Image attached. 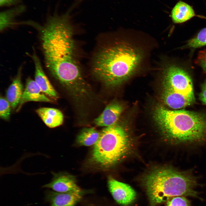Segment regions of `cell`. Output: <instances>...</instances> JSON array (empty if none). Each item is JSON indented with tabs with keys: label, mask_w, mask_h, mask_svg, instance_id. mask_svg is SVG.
Wrapping results in <instances>:
<instances>
[{
	"label": "cell",
	"mask_w": 206,
	"mask_h": 206,
	"mask_svg": "<svg viewBox=\"0 0 206 206\" xmlns=\"http://www.w3.org/2000/svg\"><path fill=\"white\" fill-rule=\"evenodd\" d=\"M199 98L201 102L206 105V80L202 86L201 92L199 95Z\"/></svg>",
	"instance_id": "cell-22"
},
{
	"label": "cell",
	"mask_w": 206,
	"mask_h": 206,
	"mask_svg": "<svg viewBox=\"0 0 206 206\" xmlns=\"http://www.w3.org/2000/svg\"><path fill=\"white\" fill-rule=\"evenodd\" d=\"M143 183L150 206H155L171 197H196L197 195L194 190L197 181L192 174L169 167L158 168L149 173Z\"/></svg>",
	"instance_id": "cell-4"
},
{
	"label": "cell",
	"mask_w": 206,
	"mask_h": 206,
	"mask_svg": "<svg viewBox=\"0 0 206 206\" xmlns=\"http://www.w3.org/2000/svg\"><path fill=\"white\" fill-rule=\"evenodd\" d=\"M70 13L55 14L41 28L45 64L53 76L71 94L84 90L87 83L74 57L73 29Z\"/></svg>",
	"instance_id": "cell-1"
},
{
	"label": "cell",
	"mask_w": 206,
	"mask_h": 206,
	"mask_svg": "<svg viewBox=\"0 0 206 206\" xmlns=\"http://www.w3.org/2000/svg\"><path fill=\"white\" fill-rule=\"evenodd\" d=\"M195 15L193 9L187 4L181 1L176 4L171 12L172 20L175 23H183Z\"/></svg>",
	"instance_id": "cell-15"
},
{
	"label": "cell",
	"mask_w": 206,
	"mask_h": 206,
	"mask_svg": "<svg viewBox=\"0 0 206 206\" xmlns=\"http://www.w3.org/2000/svg\"><path fill=\"white\" fill-rule=\"evenodd\" d=\"M25 9L24 6L20 5L1 12L0 13V31H3L11 25L14 18L23 13Z\"/></svg>",
	"instance_id": "cell-16"
},
{
	"label": "cell",
	"mask_w": 206,
	"mask_h": 206,
	"mask_svg": "<svg viewBox=\"0 0 206 206\" xmlns=\"http://www.w3.org/2000/svg\"><path fill=\"white\" fill-rule=\"evenodd\" d=\"M82 195V191L58 193L48 190L46 193L45 199L49 206H75Z\"/></svg>",
	"instance_id": "cell-9"
},
{
	"label": "cell",
	"mask_w": 206,
	"mask_h": 206,
	"mask_svg": "<svg viewBox=\"0 0 206 206\" xmlns=\"http://www.w3.org/2000/svg\"><path fill=\"white\" fill-rule=\"evenodd\" d=\"M154 119L165 136L176 144L199 143L206 140V116L184 110H171L159 106Z\"/></svg>",
	"instance_id": "cell-3"
},
{
	"label": "cell",
	"mask_w": 206,
	"mask_h": 206,
	"mask_svg": "<svg viewBox=\"0 0 206 206\" xmlns=\"http://www.w3.org/2000/svg\"><path fill=\"white\" fill-rule=\"evenodd\" d=\"M52 174L53 177L51 181L43 185V187L58 193L82 191L73 176L63 173L52 172Z\"/></svg>",
	"instance_id": "cell-8"
},
{
	"label": "cell",
	"mask_w": 206,
	"mask_h": 206,
	"mask_svg": "<svg viewBox=\"0 0 206 206\" xmlns=\"http://www.w3.org/2000/svg\"><path fill=\"white\" fill-rule=\"evenodd\" d=\"M21 71L20 69L7 91V99L13 109L18 106L23 92Z\"/></svg>",
	"instance_id": "cell-14"
},
{
	"label": "cell",
	"mask_w": 206,
	"mask_h": 206,
	"mask_svg": "<svg viewBox=\"0 0 206 206\" xmlns=\"http://www.w3.org/2000/svg\"><path fill=\"white\" fill-rule=\"evenodd\" d=\"M206 45V27L202 29L197 35L189 39L183 48H196Z\"/></svg>",
	"instance_id": "cell-18"
},
{
	"label": "cell",
	"mask_w": 206,
	"mask_h": 206,
	"mask_svg": "<svg viewBox=\"0 0 206 206\" xmlns=\"http://www.w3.org/2000/svg\"><path fill=\"white\" fill-rule=\"evenodd\" d=\"M32 57L35 66V81L45 95L57 100L59 97L58 94L44 72L39 58L35 54Z\"/></svg>",
	"instance_id": "cell-11"
},
{
	"label": "cell",
	"mask_w": 206,
	"mask_h": 206,
	"mask_svg": "<svg viewBox=\"0 0 206 206\" xmlns=\"http://www.w3.org/2000/svg\"><path fill=\"white\" fill-rule=\"evenodd\" d=\"M108 185L112 197L120 204L128 205L132 203L136 198L135 191L127 184L110 177L108 180Z\"/></svg>",
	"instance_id": "cell-7"
},
{
	"label": "cell",
	"mask_w": 206,
	"mask_h": 206,
	"mask_svg": "<svg viewBox=\"0 0 206 206\" xmlns=\"http://www.w3.org/2000/svg\"><path fill=\"white\" fill-rule=\"evenodd\" d=\"M123 110L122 106L116 103L108 105L103 112L94 120L96 125L107 127L116 124Z\"/></svg>",
	"instance_id": "cell-12"
},
{
	"label": "cell",
	"mask_w": 206,
	"mask_h": 206,
	"mask_svg": "<svg viewBox=\"0 0 206 206\" xmlns=\"http://www.w3.org/2000/svg\"><path fill=\"white\" fill-rule=\"evenodd\" d=\"M100 132L94 128L83 129L78 134L77 142L80 145L89 146L94 145L98 140Z\"/></svg>",
	"instance_id": "cell-17"
},
{
	"label": "cell",
	"mask_w": 206,
	"mask_h": 206,
	"mask_svg": "<svg viewBox=\"0 0 206 206\" xmlns=\"http://www.w3.org/2000/svg\"><path fill=\"white\" fill-rule=\"evenodd\" d=\"M130 140L124 130L117 125L106 127L94 145L92 159L93 161L104 167L113 166L126 153Z\"/></svg>",
	"instance_id": "cell-5"
},
{
	"label": "cell",
	"mask_w": 206,
	"mask_h": 206,
	"mask_svg": "<svg viewBox=\"0 0 206 206\" xmlns=\"http://www.w3.org/2000/svg\"><path fill=\"white\" fill-rule=\"evenodd\" d=\"M140 49L124 42L107 45L98 52L94 60L92 72L106 86L121 84L135 72L143 58Z\"/></svg>",
	"instance_id": "cell-2"
},
{
	"label": "cell",
	"mask_w": 206,
	"mask_h": 206,
	"mask_svg": "<svg viewBox=\"0 0 206 206\" xmlns=\"http://www.w3.org/2000/svg\"><path fill=\"white\" fill-rule=\"evenodd\" d=\"M166 206H190L189 201L185 197L176 196L169 200Z\"/></svg>",
	"instance_id": "cell-20"
},
{
	"label": "cell",
	"mask_w": 206,
	"mask_h": 206,
	"mask_svg": "<svg viewBox=\"0 0 206 206\" xmlns=\"http://www.w3.org/2000/svg\"><path fill=\"white\" fill-rule=\"evenodd\" d=\"M162 97L165 103L174 109L184 108L195 101L193 86L188 74L174 65L167 66L164 71Z\"/></svg>",
	"instance_id": "cell-6"
},
{
	"label": "cell",
	"mask_w": 206,
	"mask_h": 206,
	"mask_svg": "<svg viewBox=\"0 0 206 206\" xmlns=\"http://www.w3.org/2000/svg\"><path fill=\"white\" fill-rule=\"evenodd\" d=\"M85 0H76L73 3L67 11L70 13L74 9L78 7L82 2Z\"/></svg>",
	"instance_id": "cell-24"
},
{
	"label": "cell",
	"mask_w": 206,
	"mask_h": 206,
	"mask_svg": "<svg viewBox=\"0 0 206 206\" xmlns=\"http://www.w3.org/2000/svg\"><path fill=\"white\" fill-rule=\"evenodd\" d=\"M29 101L53 102L42 91L35 81L30 78L27 80L25 87L18 105L17 111H19L25 103Z\"/></svg>",
	"instance_id": "cell-10"
},
{
	"label": "cell",
	"mask_w": 206,
	"mask_h": 206,
	"mask_svg": "<svg viewBox=\"0 0 206 206\" xmlns=\"http://www.w3.org/2000/svg\"><path fill=\"white\" fill-rule=\"evenodd\" d=\"M18 0H0V6L3 7L11 5Z\"/></svg>",
	"instance_id": "cell-23"
},
{
	"label": "cell",
	"mask_w": 206,
	"mask_h": 206,
	"mask_svg": "<svg viewBox=\"0 0 206 206\" xmlns=\"http://www.w3.org/2000/svg\"><path fill=\"white\" fill-rule=\"evenodd\" d=\"M36 112L45 124L49 128H56L63 123V114L60 110L57 109L42 107L37 109Z\"/></svg>",
	"instance_id": "cell-13"
},
{
	"label": "cell",
	"mask_w": 206,
	"mask_h": 206,
	"mask_svg": "<svg viewBox=\"0 0 206 206\" xmlns=\"http://www.w3.org/2000/svg\"><path fill=\"white\" fill-rule=\"evenodd\" d=\"M197 62L206 73V50L199 52L197 58Z\"/></svg>",
	"instance_id": "cell-21"
},
{
	"label": "cell",
	"mask_w": 206,
	"mask_h": 206,
	"mask_svg": "<svg viewBox=\"0 0 206 206\" xmlns=\"http://www.w3.org/2000/svg\"><path fill=\"white\" fill-rule=\"evenodd\" d=\"M11 105L7 99L1 96L0 99V117L5 120L9 119L11 112Z\"/></svg>",
	"instance_id": "cell-19"
}]
</instances>
